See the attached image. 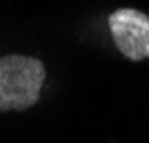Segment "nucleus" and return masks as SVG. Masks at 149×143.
Wrapping results in <instances>:
<instances>
[{
  "mask_svg": "<svg viewBox=\"0 0 149 143\" xmlns=\"http://www.w3.org/2000/svg\"><path fill=\"white\" fill-rule=\"evenodd\" d=\"M46 78L44 64L32 56L0 58V111H20L34 106Z\"/></svg>",
  "mask_w": 149,
  "mask_h": 143,
  "instance_id": "1",
  "label": "nucleus"
},
{
  "mask_svg": "<svg viewBox=\"0 0 149 143\" xmlns=\"http://www.w3.org/2000/svg\"><path fill=\"white\" fill-rule=\"evenodd\" d=\"M115 46L125 58L139 62L149 58V16L133 8H119L109 16Z\"/></svg>",
  "mask_w": 149,
  "mask_h": 143,
  "instance_id": "2",
  "label": "nucleus"
}]
</instances>
